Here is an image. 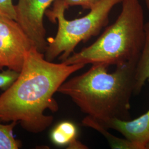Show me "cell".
Segmentation results:
<instances>
[{
  "label": "cell",
  "mask_w": 149,
  "mask_h": 149,
  "mask_svg": "<svg viewBox=\"0 0 149 149\" xmlns=\"http://www.w3.org/2000/svg\"><path fill=\"white\" fill-rule=\"evenodd\" d=\"M68 149H88V148L82 143H81L79 140H76L73 143L70 144L68 146Z\"/></svg>",
  "instance_id": "15"
},
{
  "label": "cell",
  "mask_w": 149,
  "mask_h": 149,
  "mask_svg": "<svg viewBox=\"0 0 149 149\" xmlns=\"http://www.w3.org/2000/svg\"><path fill=\"white\" fill-rule=\"evenodd\" d=\"M146 149H149V143L146 145Z\"/></svg>",
  "instance_id": "17"
},
{
  "label": "cell",
  "mask_w": 149,
  "mask_h": 149,
  "mask_svg": "<svg viewBox=\"0 0 149 149\" xmlns=\"http://www.w3.org/2000/svg\"><path fill=\"white\" fill-rule=\"evenodd\" d=\"M144 1L146 5V6L148 8V10L149 11V0H144Z\"/></svg>",
  "instance_id": "16"
},
{
  "label": "cell",
  "mask_w": 149,
  "mask_h": 149,
  "mask_svg": "<svg viewBox=\"0 0 149 149\" xmlns=\"http://www.w3.org/2000/svg\"><path fill=\"white\" fill-rule=\"evenodd\" d=\"M84 126L93 129L102 134L106 139L112 149H140L139 146L126 139L119 138L113 135L96 119L87 116L82 121Z\"/></svg>",
  "instance_id": "9"
},
{
  "label": "cell",
  "mask_w": 149,
  "mask_h": 149,
  "mask_svg": "<svg viewBox=\"0 0 149 149\" xmlns=\"http://www.w3.org/2000/svg\"><path fill=\"white\" fill-rule=\"evenodd\" d=\"M17 123L12 122L7 125L0 123V149H17L21 147V142L13 136V129Z\"/></svg>",
  "instance_id": "11"
},
{
  "label": "cell",
  "mask_w": 149,
  "mask_h": 149,
  "mask_svg": "<svg viewBox=\"0 0 149 149\" xmlns=\"http://www.w3.org/2000/svg\"><path fill=\"white\" fill-rule=\"evenodd\" d=\"M55 0H18L15 6L16 21L39 52L45 53L48 46L44 15Z\"/></svg>",
  "instance_id": "6"
},
{
  "label": "cell",
  "mask_w": 149,
  "mask_h": 149,
  "mask_svg": "<svg viewBox=\"0 0 149 149\" xmlns=\"http://www.w3.org/2000/svg\"><path fill=\"white\" fill-rule=\"evenodd\" d=\"M144 46L136 65L134 94L139 95L149 78V22L145 23Z\"/></svg>",
  "instance_id": "8"
},
{
  "label": "cell",
  "mask_w": 149,
  "mask_h": 149,
  "mask_svg": "<svg viewBox=\"0 0 149 149\" xmlns=\"http://www.w3.org/2000/svg\"><path fill=\"white\" fill-rule=\"evenodd\" d=\"M148 82H149V78L148 79Z\"/></svg>",
  "instance_id": "19"
},
{
  "label": "cell",
  "mask_w": 149,
  "mask_h": 149,
  "mask_svg": "<svg viewBox=\"0 0 149 149\" xmlns=\"http://www.w3.org/2000/svg\"><path fill=\"white\" fill-rule=\"evenodd\" d=\"M97 121L104 128L113 129L122 134L125 139L137 145L140 149H146V145L149 143V109L133 120L115 118Z\"/></svg>",
  "instance_id": "7"
},
{
  "label": "cell",
  "mask_w": 149,
  "mask_h": 149,
  "mask_svg": "<svg viewBox=\"0 0 149 149\" xmlns=\"http://www.w3.org/2000/svg\"><path fill=\"white\" fill-rule=\"evenodd\" d=\"M101 0H63L66 9L70 6H79L84 10H90L99 3Z\"/></svg>",
  "instance_id": "13"
},
{
  "label": "cell",
  "mask_w": 149,
  "mask_h": 149,
  "mask_svg": "<svg viewBox=\"0 0 149 149\" xmlns=\"http://www.w3.org/2000/svg\"><path fill=\"white\" fill-rule=\"evenodd\" d=\"M115 22L96 42L74 53L63 61L67 65L106 64L118 66L137 63L144 46V12L139 0H123Z\"/></svg>",
  "instance_id": "3"
},
{
  "label": "cell",
  "mask_w": 149,
  "mask_h": 149,
  "mask_svg": "<svg viewBox=\"0 0 149 149\" xmlns=\"http://www.w3.org/2000/svg\"><path fill=\"white\" fill-rule=\"evenodd\" d=\"M123 1L101 0L86 16L69 21L65 17L66 9L63 0H55L53 10L45 13L52 22L58 21V29L55 37L48 39L45 58L53 61L59 56L61 62L66 60L74 53L79 43L86 42L99 34L102 28L108 24L113 8Z\"/></svg>",
  "instance_id": "4"
},
{
  "label": "cell",
  "mask_w": 149,
  "mask_h": 149,
  "mask_svg": "<svg viewBox=\"0 0 149 149\" xmlns=\"http://www.w3.org/2000/svg\"><path fill=\"white\" fill-rule=\"evenodd\" d=\"M2 68H3V67H2V66H1V65L0 64V70H1L2 69Z\"/></svg>",
  "instance_id": "18"
},
{
  "label": "cell",
  "mask_w": 149,
  "mask_h": 149,
  "mask_svg": "<svg viewBox=\"0 0 149 149\" xmlns=\"http://www.w3.org/2000/svg\"><path fill=\"white\" fill-rule=\"evenodd\" d=\"M0 15L16 19V12L12 0H0Z\"/></svg>",
  "instance_id": "14"
},
{
  "label": "cell",
  "mask_w": 149,
  "mask_h": 149,
  "mask_svg": "<svg viewBox=\"0 0 149 149\" xmlns=\"http://www.w3.org/2000/svg\"><path fill=\"white\" fill-rule=\"evenodd\" d=\"M33 43L17 22L0 15V64L21 72Z\"/></svg>",
  "instance_id": "5"
},
{
  "label": "cell",
  "mask_w": 149,
  "mask_h": 149,
  "mask_svg": "<svg viewBox=\"0 0 149 149\" xmlns=\"http://www.w3.org/2000/svg\"><path fill=\"white\" fill-rule=\"evenodd\" d=\"M77 128L70 121H63L55 127L50 134L54 144L59 146L70 145L77 140Z\"/></svg>",
  "instance_id": "10"
},
{
  "label": "cell",
  "mask_w": 149,
  "mask_h": 149,
  "mask_svg": "<svg viewBox=\"0 0 149 149\" xmlns=\"http://www.w3.org/2000/svg\"><path fill=\"white\" fill-rule=\"evenodd\" d=\"M136 65H118L109 73L106 64H92L85 73L65 81L58 92L69 96L82 112L97 120H129Z\"/></svg>",
  "instance_id": "2"
},
{
  "label": "cell",
  "mask_w": 149,
  "mask_h": 149,
  "mask_svg": "<svg viewBox=\"0 0 149 149\" xmlns=\"http://www.w3.org/2000/svg\"><path fill=\"white\" fill-rule=\"evenodd\" d=\"M19 74V72L11 69L0 72V88L6 90L16 81Z\"/></svg>",
  "instance_id": "12"
},
{
  "label": "cell",
  "mask_w": 149,
  "mask_h": 149,
  "mask_svg": "<svg viewBox=\"0 0 149 149\" xmlns=\"http://www.w3.org/2000/svg\"><path fill=\"white\" fill-rule=\"evenodd\" d=\"M85 66L54 63L33 47L25 56L18 79L0 95V122H19L28 132H43L54 120L45 111L59 109L54 94L70 76Z\"/></svg>",
  "instance_id": "1"
}]
</instances>
